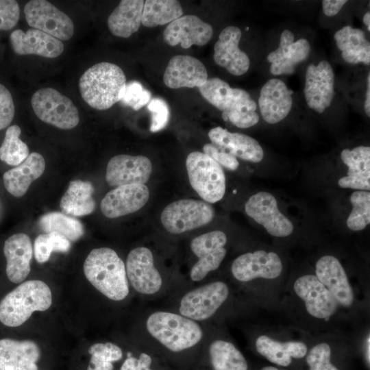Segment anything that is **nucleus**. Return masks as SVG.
<instances>
[{"label": "nucleus", "mask_w": 370, "mask_h": 370, "mask_svg": "<svg viewBox=\"0 0 370 370\" xmlns=\"http://www.w3.org/2000/svg\"><path fill=\"white\" fill-rule=\"evenodd\" d=\"M21 130L17 125L10 126L0 147V160L11 166H18L29 155V150L20 138Z\"/></svg>", "instance_id": "4c0bfd02"}, {"label": "nucleus", "mask_w": 370, "mask_h": 370, "mask_svg": "<svg viewBox=\"0 0 370 370\" xmlns=\"http://www.w3.org/2000/svg\"><path fill=\"white\" fill-rule=\"evenodd\" d=\"M229 295L227 286L214 282L186 293L181 299L180 314L193 321L210 318L225 302Z\"/></svg>", "instance_id": "1a4fd4ad"}, {"label": "nucleus", "mask_w": 370, "mask_h": 370, "mask_svg": "<svg viewBox=\"0 0 370 370\" xmlns=\"http://www.w3.org/2000/svg\"><path fill=\"white\" fill-rule=\"evenodd\" d=\"M346 3V0H324L322 1L323 11L326 16H334Z\"/></svg>", "instance_id": "603ef678"}, {"label": "nucleus", "mask_w": 370, "mask_h": 370, "mask_svg": "<svg viewBox=\"0 0 370 370\" xmlns=\"http://www.w3.org/2000/svg\"><path fill=\"white\" fill-rule=\"evenodd\" d=\"M369 347H370V338H369V335L367 338V341H366V358H367V360L369 365L370 363V354H369L370 350H369Z\"/></svg>", "instance_id": "5fc2aeb1"}, {"label": "nucleus", "mask_w": 370, "mask_h": 370, "mask_svg": "<svg viewBox=\"0 0 370 370\" xmlns=\"http://www.w3.org/2000/svg\"><path fill=\"white\" fill-rule=\"evenodd\" d=\"M151 358L146 353L140 354L138 358L127 357L122 364L120 370H151Z\"/></svg>", "instance_id": "8fccbe9b"}, {"label": "nucleus", "mask_w": 370, "mask_h": 370, "mask_svg": "<svg viewBox=\"0 0 370 370\" xmlns=\"http://www.w3.org/2000/svg\"><path fill=\"white\" fill-rule=\"evenodd\" d=\"M20 18V8L14 0H0V31L12 29Z\"/></svg>", "instance_id": "a18cd8bd"}, {"label": "nucleus", "mask_w": 370, "mask_h": 370, "mask_svg": "<svg viewBox=\"0 0 370 370\" xmlns=\"http://www.w3.org/2000/svg\"><path fill=\"white\" fill-rule=\"evenodd\" d=\"M10 44L18 55H37L53 58L64 51L63 42L40 30L31 28L26 32L22 29L13 31L10 36Z\"/></svg>", "instance_id": "4be33fe9"}, {"label": "nucleus", "mask_w": 370, "mask_h": 370, "mask_svg": "<svg viewBox=\"0 0 370 370\" xmlns=\"http://www.w3.org/2000/svg\"><path fill=\"white\" fill-rule=\"evenodd\" d=\"M262 370H280L273 367H265Z\"/></svg>", "instance_id": "4d7b16f0"}, {"label": "nucleus", "mask_w": 370, "mask_h": 370, "mask_svg": "<svg viewBox=\"0 0 370 370\" xmlns=\"http://www.w3.org/2000/svg\"><path fill=\"white\" fill-rule=\"evenodd\" d=\"M241 30L230 25L223 29L214 46V60L230 74L240 76L249 69L250 60L247 53L238 47Z\"/></svg>", "instance_id": "a211bd4d"}, {"label": "nucleus", "mask_w": 370, "mask_h": 370, "mask_svg": "<svg viewBox=\"0 0 370 370\" xmlns=\"http://www.w3.org/2000/svg\"><path fill=\"white\" fill-rule=\"evenodd\" d=\"M148 332L168 349L178 352L196 345L203 331L195 321L180 314L157 311L146 321Z\"/></svg>", "instance_id": "20e7f679"}, {"label": "nucleus", "mask_w": 370, "mask_h": 370, "mask_svg": "<svg viewBox=\"0 0 370 370\" xmlns=\"http://www.w3.org/2000/svg\"><path fill=\"white\" fill-rule=\"evenodd\" d=\"M256 108V103L250 95L245 90L236 88L234 102L222 112V118L239 128H248L259 121Z\"/></svg>", "instance_id": "72a5a7b5"}, {"label": "nucleus", "mask_w": 370, "mask_h": 370, "mask_svg": "<svg viewBox=\"0 0 370 370\" xmlns=\"http://www.w3.org/2000/svg\"><path fill=\"white\" fill-rule=\"evenodd\" d=\"M152 172L151 160L144 156L120 154L108 162L106 180L111 186L145 184Z\"/></svg>", "instance_id": "2eb2a0df"}, {"label": "nucleus", "mask_w": 370, "mask_h": 370, "mask_svg": "<svg viewBox=\"0 0 370 370\" xmlns=\"http://www.w3.org/2000/svg\"><path fill=\"white\" fill-rule=\"evenodd\" d=\"M183 9L176 0H147L144 3L141 23L147 27L169 24L181 17Z\"/></svg>", "instance_id": "f704fd0d"}, {"label": "nucleus", "mask_w": 370, "mask_h": 370, "mask_svg": "<svg viewBox=\"0 0 370 370\" xmlns=\"http://www.w3.org/2000/svg\"><path fill=\"white\" fill-rule=\"evenodd\" d=\"M317 278L343 306H350L354 295L346 273L339 260L331 255L323 256L316 263Z\"/></svg>", "instance_id": "a878e982"}, {"label": "nucleus", "mask_w": 370, "mask_h": 370, "mask_svg": "<svg viewBox=\"0 0 370 370\" xmlns=\"http://www.w3.org/2000/svg\"><path fill=\"white\" fill-rule=\"evenodd\" d=\"M213 34L212 27L196 15L188 14L170 23L163 32L164 41L170 46L180 44L184 49L207 44Z\"/></svg>", "instance_id": "dca6fc26"}, {"label": "nucleus", "mask_w": 370, "mask_h": 370, "mask_svg": "<svg viewBox=\"0 0 370 370\" xmlns=\"http://www.w3.org/2000/svg\"><path fill=\"white\" fill-rule=\"evenodd\" d=\"M90 358L86 370H113V363L103 356L92 352L89 353Z\"/></svg>", "instance_id": "3c124183"}, {"label": "nucleus", "mask_w": 370, "mask_h": 370, "mask_svg": "<svg viewBox=\"0 0 370 370\" xmlns=\"http://www.w3.org/2000/svg\"><path fill=\"white\" fill-rule=\"evenodd\" d=\"M214 209L204 201L184 199L173 201L162 210L161 223L171 234H182L209 223Z\"/></svg>", "instance_id": "0eeeda50"}, {"label": "nucleus", "mask_w": 370, "mask_h": 370, "mask_svg": "<svg viewBox=\"0 0 370 370\" xmlns=\"http://www.w3.org/2000/svg\"><path fill=\"white\" fill-rule=\"evenodd\" d=\"M88 352V353H97L112 363L120 360L123 357L121 349L118 345L110 342L95 343L89 347Z\"/></svg>", "instance_id": "09e8293b"}, {"label": "nucleus", "mask_w": 370, "mask_h": 370, "mask_svg": "<svg viewBox=\"0 0 370 370\" xmlns=\"http://www.w3.org/2000/svg\"><path fill=\"white\" fill-rule=\"evenodd\" d=\"M294 34L288 29L282 32L278 49L271 52L267 60L271 63L270 72L275 75L292 74L296 66L306 60L310 45L305 38L294 42Z\"/></svg>", "instance_id": "aec40b11"}, {"label": "nucleus", "mask_w": 370, "mask_h": 370, "mask_svg": "<svg viewBox=\"0 0 370 370\" xmlns=\"http://www.w3.org/2000/svg\"><path fill=\"white\" fill-rule=\"evenodd\" d=\"M149 197V190L145 184L119 186L105 195L100 208L105 217L117 218L139 210Z\"/></svg>", "instance_id": "f3484780"}, {"label": "nucleus", "mask_w": 370, "mask_h": 370, "mask_svg": "<svg viewBox=\"0 0 370 370\" xmlns=\"http://www.w3.org/2000/svg\"><path fill=\"white\" fill-rule=\"evenodd\" d=\"M38 345L31 340H0V370H39Z\"/></svg>", "instance_id": "b1692460"}, {"label": "nucleus", "mask_w": 370, "mask_h": 370, "mask_svg": "<svg viewBox=\"0 0 370 370\" xmlns=\"http://www.w3.org/2000/svg\"><path fill=\"white\" fill-rule=\"evenodd\" d=\"M341 158L347 166V175L338 179V186L369 191L370 147L360 145L352 149H344L341 153Z\"/></svg>", "instance_id": "cd10ccee"}, {"label": "nucleus", "mask_w": 370, "mask_h": 370, "mask_svg": "<svg viewBox=\"0 0 370 370\" xmlns=\"http://www.w3.org/2000/svg\"><path fill=\"white\" fill-rule=\"evenodd\" d=\"M231 271L241 282H249L257 278L274 279L282 271L280 256L275 252L257 250L237 257L232 262Z\"/></svg>", "instance_id": "4468645a"}, {"label": "nucleus", "mask_w": 370, "mask_h": 370, "mask_svg": "<svg viewBox=\"0 0 370 370\" xmlns=\"http://www.w3.org/2000/svg\"><path fill=\"white\" fill-rule=\"evenodd\" d=\"M3 253L8 280L14 284L22 283L31 271L33 248L29 237L24 233L12 235L4 243Z\"/></svg>", "instance_id": "393cba45"}, {"label": "nucleus", "mask_w": 370, "mask_h": 370, "mask_svg": "<svg viewBox=\"0 0 370 370\" xmlns=\"http://www.w3.org/2000/svg\"><path fill=\"white\" fill-rule=\"evenodd\" d=\"M31 104L41 121L58 128L71 130L79 122V111L73 101L53 88H42L36 91Z\"/></svg>", "instance_id": "423d86ee"}, {"label": "nucleus", "mask_w": 370, "mask_h": 370, "mask_svg": "<svg viewBox=\"0 0 370 370\" xmlns=\"http://www.w3.org/2000/svg\"><path fill=\"white\" fill-rule=\"evenodd\" d=\"M27 24L60 40H68L74 34L71 18L51 3L45 0H32L24 8Z\"/></svg>", "instance_id": "6e6552de"}, {"label": "nucleus", "mask_w": 370, "mask_h": 370, "mask_svg": "<svg viewBox=\"0 0 370 370\" xmlns=\"http://www.w3.org/2000/svg\"><path fill=\"white\" fill-rule=\"evenodd\" d=\"M125 270L131 285L140 294L153 295L162 287L161 275L154 265L153 254L147 247H138L130 251Z\"/></svg>", "instance_id": "f8f14e48"}, {"label": "nucleus", "mask_w": 370, "mask_h": 370, "mask_svg": "<svg viewBox=\"0 0 370 370\" xmlns=\"http://www.w3.org/2000/svg\"><path fill=\"white\" fill-rule=\"evenodd\" d=\"M198 89L207 101L222 112L231 106L236 94V88L218 77L208 79Z\"/></svg>", "instance_id": "58836bf2"}, {"label": "nucleus", "mask_w": 370, "mask_h": 370, "mask_svg": "<svg viewBox=\"0 0 370 370\" xmlns=\"http://www.w3.org/2000/svg\"><path fill=\"white\" fill-rule=\"evenodd\" d=\"M365 112L366 115L370 116V74L367 76V84L366 91V99L365 101Z\"/></svg>", "instance_id": "864d4df0"}, {"label": "nucleus", "mask_w": 370, "mask_h": 370, "mask_svg": "<svg viewBox=\"0 0 370 370\" xmlns=\"http://www.w3.org/2000/svg\"><path fill=\"white\" fill-rule=\"evenodd\" d=\"M38 225L45 233H59L69 241H76L84 234V226L79 221L59 212L42 215L38 221Z\"/></svg>", "instance_id": "e433bc0d"}, {"label": "nucleus", "mask_w": 370, "mask_h": 370, "mask_svg": "<svg viewBox=\"0 0 370 370\" xmlns=\"http://www.w3.org/2000/svg\"><path fill=\"white\" fill-rule=\"evenodd\" d=\"M259 354L270 362L283 367L289 365L291 358H301L307 353V347L299 341L279 342L267 336L262 335L256 341Z\"/></svg>", "instance_id": "473e14b6"}, {"label": "nucleus", "mask_w": 370, "mask_h": 370, "mask_svg": "<svg viewBox=\"0 0 370 370\" xmlns=\"http://www.w3.org/2000/svg\"><path fill=\"white\" fill-rule=\"evenodd\" d=\"M83 270L88 282L110 299L121 301L128 295L125 266L114 249H92L84 262Z\"/></svg>", "instance_id": "f257e3e1"}, {"label": "nucleus", "mask_w": 370, "mask_h": 370, "mask_svg": "<svg viewBox=\"0 0 370 370\" xmlns=\"http://www.w3.org/2000/svg\"><path fill=\"white\" fill-rule=\"evenodd\" d=\"M363 23L367 27L369 31H370V12H367L363 16Z\"/></svg>", "instance_id": "6e6d98bb"}, {"label": "nucleus", "mask_w": 370, "mask_h": 370, "mask_svg": "<svg viewBox=\"0 0 370 370\" xmlns=\"http://www.w3.org/2000/svg\"><path fill=\"white\" fill-rule=\"evenodd\" d=\"M214 370H247V361L241 352L231 343L216 340L209 347Z\"/></svg>", "instance_id": "c9c22d12"}, {"label": "nucleus", "mask_w": 370, "mask_h": 370, "mask_svg": "<svg viewBox=\"0 0 370 370\" xmlns=\"http://www.w3.org/2000/svg\"><path fill=\"white\" fill-rule=\"evenodd\" d=\"M189 182L197 194L209 204L216 203L225 193V176L222 166L203 152L193 151L186 160Z\"/></svg>", "instance_id": "39448f33"}, {"label": "nucleus", "mask_w": 370, "mask_h": 370, "mask_svg": "<svg viewBox=\"0 0 370 370\" xmlns=\"http://www.w3.org/2000/svg\"><path fill=\"white\" fill-rule=\"evenodd\" d=\"M304 92L308 106L314 111L322 113L330 107L334 96V73L328 61L308 65Z\"/></svg>", "instance_id": "ddd939ff"}, {"label": "nucleus", "mask_w": 370, "mask_h": 370, "mask_svg": "<svg viewBox=\"0 0 370 370\" xmlns=\"http://www.w3.org/2000/svg\"><path fill=\"white\" fill-rule=\"evenodd\" d=\"M349 201L352 209L346 225L352 231L362 230L370 223V192L355 190L351 194Z\"/></svg>", "instance_id": "ea45409f"}, {"label": "nucleus", "mask_w": 370, "mask_h": 370, "mask_svg": "<svg viewBox=\"0 0 370 370\" xmlns=\"http://www.w3.org/2000/svg\"><path fill=\"white\" fill-rule=\"evenodd\" d=\"M147 107L151 114L150 131L156 132L164 129L169 120V109L166 102L161 98L154 97L151 99Z\"/></svg>", "instance_id": "c03bdc74"}, {"label": "nucleus", "mask_w": 370, "mask_h": 370, "mask_svg": "<svg viewBox=\"0 0 370 370\" xmlns=\"http://www.w3.org/2000/svg\"><path fill=\"white\" fill-rule=\"evenodd\" d=\"M334 38L345 62L369 65L370 43L362 30L347 25L338 29Z\"/></svg>", "instance_id": "c756f323"}, {"label": "nucleus", "mask_w": 370, "mask_h": 370, "mask_svg": "<svg viewBox=\"0 0 370 370\" xmlns=\"http://www.w3.org/2000/svg\"><path fill=\"white\" fill-rule=\"evenodd\" d=\"M52 294L43 281L31 280L21 283L0 301V321L8 327H18L35 311L48 310Z\"/></svg>", "instance_id": "7ed1b4c3"}, {"label": "nucleus", "mask_w": 370, "mask_h": 370, "mask_svg": "<svg viewBox=\"0 0 370 370\" xmlns=\"http://www.w3.org/2000/svg\"><path fill=\"white\" fill-rule=\"evenodd\" d=\"M45 169L43 156L32 152L21 164L3 174L4 186L12 195L21 197L27 193L30 184L42 175Z\"/></svg>", "instance_id": "c85d7f7f"}, {"label": "nucleus", "mask_w": 370, "mask_h": 370, "mask_svg": "<svg viewBox=\"0 0 370 370\" xmlns=\"http://www.w3.org/2000/svg\"><path fill=\"white\" fill-rule=\"evenodd\" d=\"M297 295L304 301L308 312L319 319H328L336 310L338 301L313 275L299 278L294 284Z\"/></svg>", "instance_id": "6ab92c4d"}, {"label": "nucleus", "mask_w": 370, "mask_h": 370, "mask_svg": "<svg viewBox=\"0 0 370 370\" xmlns=\"http://www.w3.org/2000/svg\"><path fill=\"white\" fill-rule=\"evenodd\" d=\"M208 79L204 64L186 55H177L170 59L164 73L163 81L171 88H199Z\"/></svg>", "instance_id": "412c9836"}, {"label": "nucleus", "mask_w": 370, "mask_h": 370, "mask_svg": "<svg viewBox=\"0 0 370 370\" xmlns=\"http://www.w3.org/2000/svg\"><path fill=\"white\" fill-rule=\"evenodd\" d=\"M94 187L90 182L72 180L61 198L60 206L65 214L75 217L91 214L95 208Z\"/></svg>", "instance_id": "2f4dec72"}, {"label": "nucleus", "mask_w": 370, "mask_h": 370, "mask_svg": "<svg viewBox=\"0 0 370 370\" xmlns=\"http://www.w3.org/2000/svg\"><path fill=\"white\" fill-rule=\"evenodd\" d=\"M71 247L70 241L57 232L45 233L38 235L34 241V253L39 263L49 260L53 251L66 253Z\"/></svg>", "instance_id": "a19ab883"}, {"label": "nucleus", "mask_w": 370, "mask_h": 370, "mask_svg": "<svg viewBox=\"0 0 370 370\" xmlns=\"http://www.w3.org/2000/svg\"><path fill=\"white\" fill-rule=\"evenodd\" d=\"M123 70L110 62H99L81 76L79 88L84 101L99 110L111 108L122 99L126 86Z\"/></svg>", "instance_id": "f03ea898"}, {"label": "nucleus", "mask_w": 370, "mask_h": 370, "mask_svg": "<svg viewBox=\"0 0 370 370\" xmlns=\"http://www.w3.org/2000/svg\"><path fill=\"white\" fill-rule=\"evenodd\" d=\"M14 104L10 92L0 84V130L7 127L14 116Z\"/></svg>", "instance_id": "de8ad7c7"}, {"label": "nucleus", "mask_w": 370, "mask_h": 370, "mask_svg": "<svg viewBox=\"0 0 370 370\" xmlns=\"http://www.w3.org/2000/svg\"><path fill=\"white\" fill-rule=\"evenodd\" d=\"M331 349L328 344L322 343L309 352L306 362L310 370H338L330 362Z\"/></svg>", "instance_id": "37998d69"}, {"label": "nucleus", "mask_w": 370, "mask_h": 370, "mask_svg": "<svg viewBox=\"0 0 370 370\" xmlns=\"http://www.w3.org/2000/svg\"><path fill=\"white\" fill-rule=\"evenodd\" d=\"M292 93L280 79H271L263 85L258 105L264 121L275 124L287 116L292 108Z\"/></svg>", "instance_id": "5701e85b"}, {"label": "nucleus", "mask_w": 370, "mask_h": 370, "mask_svg": "<svg viewBox=\"0 0 370 370\" xmlns=\"http://www.w3.org/2000/svg\"><path fill=\"white\" fill-rule=\"evenodd\" d=\"M208 137L212 143L236 158L258 163L264 158V151L254 138L241 133L230 132L221 127L211 129Z\"/></svg>", "instance_id": "bb28decb"}, {"label": "nucleus", "mask_w": 370, "mask_h": 370, "mask_svg": "<svg viewBox=\"0 0 370 370\" xmlns=\"http://www.w3.org/2000/svg\"><path fill=\"white\" fill-rule=\"evenodd\" d=\"M203 151L227 169L235 171L239 166V162L236 157L213 143L204 145Z\"/></svg>", "instance_id": "49530a36"}, {"label": "nucleus", "mask_w": 370, "mask_h": 370, "mask_svg": "<svg viewBox=\"0 0 370 370\" xmlns=\"http://www.w3.org/2000/svg\"><path fill=\"white\" fill-rule=\"evenodd\" d=\"M151 99V92L145 89L140 83L131 81L126 84L123 96L120 101L134 110H138L147 105Z\"/></svg>", "instance_id": "79ce46f5"}, {"label": "nucleus", "mask_w": 370, "mask_h": 370, "mask_svg": "<svg viewBox=\"0 0 370 370\" xmlns=\"http://www.w3.org/2000/svg\"><path fill=\"white\" fill-rule=\"evenodd\" d=\"M245 211L271 236L286 237L294 230L293 223L281 212L276 198L269 192L251 195L245 204Z\"/></svg>", "instance_id": "9d476101"}, {"label": "nucleus", "mask_w": 370, "mask_h": 370, "mask_svg": "<svg viewBox=\"0 0 370 370\" xmlns=\"http://www.w3.org/2000/svg\"><path fill=\"white\" fill-rule=\"evenodd\" d=\"M144 3L143 0L121 1L108 18L111 33L127 38L136 32L141 25Z\"/></svg>", "instance_id": "7c9ffc66"}, {"label": "nucleus", "mask_w": 370, "mask_h": 370, "mask_svg": "<svg viewBox=\"0 0 370 370\" xmlns=\"http://www.w3.org/2000/svg\"><path fill=\"white\" fill-rule=\"evenodd\" d=\"M226 243V234L221 230L211 231L193 239L190 247L198 258L190 273L193 281L199 282L219 268L227 253L224 247Z\"/></svg>", "instance_id": "9b49d317"}]
</instances>
